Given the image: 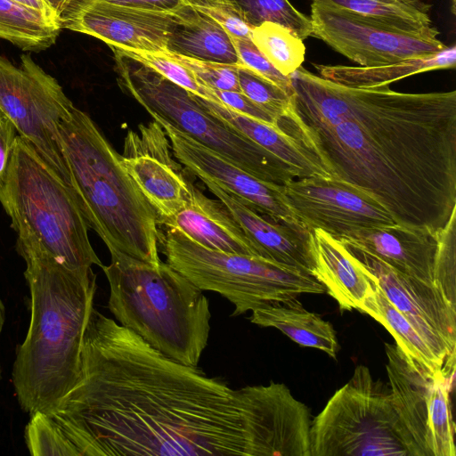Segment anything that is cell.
<instances>
[{
    "label": "cell",
    "instance_id": "obj_1",
    "mask_svg": "<svg viewBox=\"0 0 456 456\" xmlns=\"http://www.w3.org/2000/svg\"><path fill=\"white\" fill-rule=\"evenodd\" d=\"M77 385L46 412L78 456H270L275 382L232 388L162 354L93 307Z\"/></svg>",
    "mask_w": 456,
    "mask_h": 456
},
{
    "label": "cell",
    "instance_id": "obj_2",
    "mask_svg": "<svg viewBox=\"0 0 456 456\" xmlns=\"http://www.w3.org/2000/svg\"><path fill=\"white\" fill-rule=\"evenodd\" d=\"M294 134L331 177L397 224L436 232L456 210V91L356 88L302 66L289 75Z\"/></svg>",
    "mask_w": 456,
    "mask_h": 456
},
{
    "label": "cell",
    "instance_id": "obj_3",
    "mask_svg": "<svg viewBox=\"0 0 456 456\" xmlns=\"http://www.w3.org/2000/svg\"><path fill=\"white\" fill-rule=\"evenodd\" d=\"M26 263L30 323L18 347L12 383L29 416L49 412L77 385L84 334L96 293L92 270H72L45 251L16 243Z\"/></svg>",
    "mask_w": 456,
    "mask_h": 456
},
{
    "label": "cell",
    "instance_id": "obj_4",
    "mask_svg": "<svg viewBox=\"0 0 456 456\" xmlns=\"http://www.w3.org/2000/svg\"><path fill=\"white\" fill-rule=\"evenodd\" d=\"M73 189L109 251L159 266L158 216L90 116L76 106L59 126Z\"/></svg>",
    "mask_w": 456,
    "mask_h": 456
},
{
    "label": "cell",
    "instance_id": "obj_5",
    "mask_svg": "<svg viewBox=\"0 0 456 456\" xmlns=\"http://www.w3.org/2000/svg\"><path fill=\"white\" fill-rule=\"evenodd\" d=\"M101 268L116 322L180 363L198 366L210 333L211 312L204 291L167 262L159 266L110 251Z\"/></svg>",
    "mask_w": 456,
    "mask_h": 456
},
{
    "label": "cell",
    "instance_id": "obj_6",
    "mask_svg": "<svg viewBox=\"0 0 456 456\" xmlns=\"http://www.w3.org/2000/svg\"><path fill=\"white\" fill-rule=\"evenodd\" d=\"M0 203L17 232V243L40 248L72 270L103 265L73 189L18 134Z\"/></svg>",
    "mask_w": 456,
    "mask_h": 456
},
{
    "label": "cell",
    "instance_id": "obj_7",
    "mask_svg": "<svg viewBox=\"0 0 456 456\" xmlns=\"http://www.w3.org/2000/svg\"><path fill=\"white\" fill-rule=\"evenodd\" d=\"M110 47L119 86L151 117H159L259 179L282 185L299 179L289 166L206 110L197 95L120 48Z\"/></svg>",
    "mask_w": 456,
    "mask_h": 456
},
{
    "label": "cell",
    "instance_id": "obj_8",
    "mask_svg": "<svg viewBox=\"0 0 456 456\" xmlns=\"http://www.w3.org/2000/svg\"><path fill=\"white\" fill-rule=\"evenodd\" d=\"M159 243L166 262L203 291L220 294L234 305L232 316L285 302L325 287L312 274L262 257L206 248L183 232L165 227Z\"/></svg>",
    "mask_w": 456,
    "mask_h": 456
},
{
    "label": "cell",
    "instance_id": "obj_9",
    "mask_svg": "<svg viewBox=\"0 0 456 456\" xmlns=\"http://www.w3.org/2000/svg\"><path fill=\"white\" fill-rule=\"evenodd\" d=\"M311 456H413L390 388L358 365L310 428Z\"/></svg>",
    "mask_w": 456,
    "mask_h": 456
},
{
    "label": "cell",
    "instance_id": "obj_10",
    "mask_svg": "<svg viewBox=\"0 0 456 456\" xmlns=\"http://www.w3.org/2000/svg\"><path fill=\"white\" fill-rule=\"evenodd\" d=\"M74 107L57 79L29 54H22L17 64L0 55V110L70 187L59 126Z\"/></svg>",
    "mask_w": 456,
    "mask_h": 456
},
{
    "label": "cell",
    "instance_id": "obj_11",
    "mask_svg": "<svg viewBox=\"0 0 456 456\" xmlns=\"http://www.w3.org/2000/svg\"><path fill=\"white\" fill-rule=\"evenodd\" d=\"M309 18L313 37L362 67L425 56L446 46L437 36L397 31L321 2H312Z\"/></svg>",
    "mask_w": 456,
    "mask_h": 456
},
{
    "label": "cell",
    "instance_id": "obj_12",
    "mask_svg": "<svg viewBox=\"0 0 456 456\" xmlns=\"http://www.w3.org/2000/svg\"><path fill=\"white\" fill-rule=\"evenodd\" d=\"M342 243L373 276L387 300L409 321L438 359L454 366L456 307L443 292L436 285L396 271L355 245Z\"/></svg>",
    "mask_w": 456,
    "mask_h": 456
},
{
    "label": "cell",
    "instance_id": "obj_13",
    "mask_svg": "<svg viewBox=\"0 0 456 456\" xmlns=\"http://www.w3.org/2000/svg\"><path fill=\"white\" fill-rule=\"evenodd\" d=\"M288 203L303 226L339 239L364 228L395 224L389 212L365 191L333 177L313 175L283 184Z\"/></svg>",
    "mask_w": 456,
    "mask_h": 456
},
{
    "label": "cell",
    "instance_id": "obj_14",
    "mask_svg": "<svg viewBox=\"0 0 456 456\" xmlns=\"http://www.w3.org/2000/svg\"><path fill=\"white\" fill-rule=\"evenodd\" d=\"M120 157L125 169L155 210L159 224L185 206L191 183L156 120L128 130Z\"/></svg>",
    "mask_w": 456,
    "mask_h": 456
},
{
    "label": "cell",
    "instance_id": "obj_15",
    "mask_svg": "<svg viewBox=\"0 0 456 456\" xmlns=\"http://www.w3.org/2000/svg\"><path fill=\"white\" fill-rule=\"evenodd\" d=\"M152 118L163 127L174 157L185 169L212 181L263 216L305 228L289 207L282 184L259 179L159 117Z\"/></svg>",
    "mask_w": 456,
    "mask_h": 456
},
{
    "label": "cell",
    "instance_id": "obj_16",
    "mask_svg": "<svg viewBox=\"0 0 456 456\" xmlns=\"http://www.w3.org/2000/svg\"><path fill=\"white\" fill-rule=\"evenodd\" d=\"M176 13L154 12L107 4L75 0L61 16L62 28L101 39L110 46L142 52L167 50Z\"/></svg>",
    "mask_w": 456,
    "mask_h": 456
},
{
    "label": "cell",
    "instance_id": "obj_17",
    "mask_svg": "<svg viewBox=\"0 0 456 456\" xmlns=\"http://www.w3.org/2000/svg\"><path fill=\"white\" fill-rule=\"evenodd\" d=\"M200 181L232 213L254 244L258 257L313 275L314 263L306 229L263 216L212 181Z\"/></svg>",
    "mask_w": 456,
    "mask_h": 456
},
{
    "label": "cell",
    "instance_id": "obj_18",
    "mask_svg": "<svg viewBox=\"0 0 456 456\" xmlns=\"http://www.w3.org/2000/svg\"><path fill=\"white\" fill-rule=\"evenodd\" d=\"M338 240L373 254L403 274L435 285L436 232L394 224L361 229Z\"/></svg>",
    "mask_w": 456,
    "mask_h": 456
},
{
    "label": "cell",
    "instance_id": "obj_19",
    "mask_svg": "<svg viewBox=\"0 0 456 456\" xmlns=\"http://www.w3.org/2000/svg\"><path fill=\"white\" fill-rule=\"evenodd\" d=\"M385 350L392 402L411 444L413 456H432L429 415L435 375L410 363L395 344L386 343Z\"/></svg>",
    "mask_w": 456,
    "mask_h": 456
},
{
    "label": "cell",
    "instance_id": "obj_20",
    "mask_svg": "<svg viewBox=\"0 0 456 456\" xmlns=\"http://www.w3.org/2000/svg\"><path fill=\"white\" fill-rule=\"evenodd\" d=\"M308 243L314 263L313 275L340 310L362 313L364 302L374 293L370 273L341 240L320 228L308 231Z\"/></svg>",
    "mask_w": 456,
    "mask_h": 456
},
{
    "label": "cell",
    "instance_id": "obj_21",
    "mask_svg": "<svg viewBox=\"0 0 456 456\" xmlns=\"http://www.w3.org/2000/svg\"><path fill=\"white\" fill-rule=\"evenodd\" d=\"M159 224L176 229L206 248L258 257L254 244L224 204L207 197L193 183L185 206Z\"/></svg>",
    "mask_w": 456,
    "mask_h": 456
},
{
    "label": "cell",
    "instance_id": "obj_22",
    "mask_svg": "<svg viewBox=\"0 0 456 456\" xmlns=\"http://www.w3.org/2000/svg\"><path fill=\"white\" fill-rule=\"evenodd\" d=\"M197 100L210 113L289 166L299 178L313 175L331 177L318 157L294 136L282 118H280L279 125H272L233 111L220 102L199 96Z\"/></svg>",
    "mask_w": 456,
    "mask_h": 456
},
{
    "label": "cell",
    "instance_id": "obj_23",
    "mask_svg": "<svg viewBox=\"0 0 456 456\" xmlns=\"http://www.w3.org/2000/svg\"><path fill=\"white\" fill-rule=\"evenodd\" d=\"M175 13L178 22L170 33L166 51L199 61L240 63L232 37L218 23L191 4Z\"/></svg>",
    "mask_w": 456,
    "mask_h": 456
},
{
    "label": "cell",
    "instance_id": "obj_24",
    "mask_svg": "<svg viewBox=\"0 0 456 456\" xmlns=\"http://www.w3.org/2000/svg\"><path fill=\"white\" fill-rule=\"evenodd\" d=\"M320 77L334 83L356 88H374L407 77L437 69H454L455 45L443 50L404 61L373 67L314 64Z\"/></svg>",
    "mask_w": 456,
    "mask_h": 456
},
{
    "label": "cell",
    "instance_id": "obj_25",
    "mask_svg": "<svg viewBox=\"0 0 456 456\" xmlns=\"http://www.w3.org/2000/svg\"><path fill=\"white\" fill-rule=\"evenodd\" d=\"M248 319L256 325L278 329L300 346L337 356L339 346L331 323L305 309L297 298L256 308Z\"/></svg>",
    "mask_w": 456,
    "mask_h": 456
},
{
    "label": "cell",
    "instance_id": "obj_26",
    "mask_svg": "<svg viewBox=\"0 0 456 456\" xmlns=\"http://www.w3.org/2000/svg\"><path fill=\"white\" fill-rule=\"evenodd\" d=\"M370 277L374 293L364 302L362 313L371 316L390 332L395 345L415 367L430 375L453 372L454 366H448L438 359L409 321L387 300L371 274Z\"/></svg>",
    "mask_w": 456,
    "mask_h": 456
},
{
    "label": "cell",
    "instance_id": "obj_27",
    "mask_svg": "<svg viewBox=\"0 0 456 456\" xmlns=\"http://www.w3.org/2000/svg\"><path fill=\"white\" fill-rule=\"evenodd\" d=\"M334 5L392 29L438 36L430 17L431 5L423 0H311Z\"/></svg>",
    "mask_w": 456,
    "mask_h": 456
},
{
    "label": "cell",
    "instance_id": "obj_28",
    "mask_svg": "<svg viewBox=\"0 0 456 456\" xmlns=\"http://www.w3.org/2000/svg\"><path fill=\"white\" fill-rule=\"evenodd\" d=\"M61 28V20L12 0H0V38L24 51L49 48Z\"/></svg>",
    "mask_w": 456,
    "mask_h": 456
},
{
    "label": "cell",
    "instance_id": "obj_29",
    "mask_svg": "<svg viewBox=\"0 0 456 456\" xmlns=\"http://www.w3.org/2000/svg\"><path fill=\"white\" fill-rule=\"evenodd\" d=\"M250 39L283 75L289 76L302 66L305 54L303 40L284 26L264 22L252 28Z\"/></svg>",
    "mask_w": 456,
    "mask_h": 456
},
{
    "label": "cell",
    "instance_id": "obj_30",
    "mask_svg": "<svg viewBox=\"0 0 456 456\" xmlns=\"http://www.w3.org/2000/svg\"><path fill=\"white\" fill-rule=\"evenodd\" d=\"M454 372L435 375L431 392L429 442L432 456H456L454 423L450 398Z\"/></svg>",
    "mask_w": 456,
    "mask_h": 456
},
{
    "label": "cell",
    "instance_id": "obj_31",
    "mask_svg": "<svg viewBox=\"0 0 456 456\" xmlns=\"http://www.w3.org/2000/svg\"><path fill=\"white\" fill-rule=\"evenodd\" d=\"M246 22L254 28L264 22H274L289 28L301 40L312 36L309 17L297 10L289 0H232Z\"/></svg>",
    "mask_w": 456,
    "mask_h": 456
},
{
    "label": "cell",
    "instance_id": "obj_32",
    "mask_svg": "<svg viewBox=\"0 0 456 456\" xmlns=\"http://www.w3.org/2000/svg\"><path fill=\"white\" fill-rule=\"evenodd\" d=\"M25 440L31 455L78 456L73 444L55 421L45 412L30 416L26 427Z\"/></svg>",
    "mask_w": 456,
    "mask_h": 456
},
{
    "label": "cell",
    "instance_id": "obj_33",
    "mask_svg": "<svg viewBox=\"0 0 456 456\" xmlns=\"http://www.w3.org/2000/svg\"><path fill=\"white\" fill-rule=\"evenodd\" d=\"M238 79L240 92L277 118L292 113V97L273 82L240 63L238 64Z\"/></svg>",
    "mask_w": 456,
    "mask_h": 456
},
{
    "label": "cell",
    "instance_id": "obj_34",
    "mask_svg": "<svg viewBox=\"0 0 456 456\" xmlns=\"http://www.w3.org/2000/svg\"><path fill=\"white\" fill-rule=\"evenodd\" d=\"M436 238L434 282L450 304L456 307V210L445 225L436 232Z\"/></svg>",
    "mask_w": 456,
    "mask_h": 456
},
{
    "label": "cell",
    "instance_id": "obj_35",
    "mask_svg": "<svg viewBox=\"0 0 456 456\" xmlns=\"http://www.w3.org/2000/svg\"><path fill=\"white\" fill-rule=\"evenodd\" d=\"M121 50L191 94L208 101L219 102L214 91L205 86L190 68L168 56L165 51L142 53Z\"/></svg>",
    "mask_w": 456,
    "mask_h": 456
},
{
    "label": "cell",
    "instance_id": "obj_36",
    "mask_svg": "<svg viewBox=\"0 0 456 456\" xmlns=\"http://www.w3.org/2000/svg\"><path fill=\"white\" fill-rule=\"evenodd\" d=\"M165 53L174 60L190 68L208 87L220 91L240 92L238 79V64L199 61L167 51H165Z\"/></svg>",
    "mask_w": 456,
    "mask_h": 456
},
{
    "label": "cell",
    "instance_id": "obj_37",
    "mask_svg": "<svg viewBox=\"0 0 456 456\" xmlns=\"http://www.w3.org/2000/svg\"><path fill=\"white\" fill-rule=\"evenodd\" d=\"M198 12L218 23L231 37L250 38L252 28L232 0H189Z\"/></svg>",
    "mask_w": 456,
    "mask_h": 456
},
{
    "label": "cell",
    "instance_id": "obj_38",
    "mask_svg": "<svg viewBox=\"0 0 456 456\" xmlns=\"http://www.w3.org/2000/svg\"><path fill=\"white\" fill-rule=\"evenodd\" d=\"M240 63L273 82L290 97L294 94L289 76L281 73L256 48L250 38L232 37Z\"/></svg>",
    "mask_w": 456,
    "mask_h": 456
},
{
    "label": "cell",
    "instance_id": "obj_39",
    "mask_svg": "<svg viewBox=\"0 0 456 456\" xmlns=\"http://www.w3.org/2000/svg\"><path fill=\"white\" fill-rule=\"evenodd\" d=\"M212 90L219 102L230 110L265 123L279 125V118L253 102L241 92Z\"/></svg>",
    "mask_w": 456,
    "mask_h": 456
},
{
    "label": "cell",
    "instance_id": "obj_40",
    "mask_svg": "<svg viewBox=\"0 0 456 456\" xmlns=\"http://www.w3.org/2000/svg\"><path fill=\"white\" fill-rule=\"evenodd\" d=\"M18 132L2 110L0 111V186L3 184L12 156Z\"/></svg>",
    "mask_w": 456,
    "mask_h": 456
},
{
    "label": "cell",
    "instance_id": "obj_41",
    "mask_svg": "<svg viewBox=\"0 0 456 456\" xmlns=\"http://www.w3.org/2000/svg\"><path fill=\"white\" fill-rule=\"evenodd\" d=\"M107 4L142 11L175 13L190 4L189 0H101Z\"/></svg>",
    "mask_w": 456,
    "mask_h": 456
},
{
    "label": "cell",
    "instance_id": "obj_42",
    "mask_svg": "<svg viewBox=\"0 0 456 456\" xmlns=\"http://www.w3.org/2000/svg\"><path fill=\"white\" fill-rule=\"evenodd\" d=\"M28 7L38 10L49 17L61 20V18L53 11L45 0H12Z\"/></svg>",
    "mask_w": 456,
    "mask_h": 456
},
{
    "label": "cell",
    "instance_id": "obj_43",
    "mask_svg": "<svg viewBox=\"0 0 456 456\" xmlns=\"http://www.w3.org/2000/svg\"><path fill=\"white\" fill-rule=\"evenodd\" d=\"M74 1L75 0H45V2L60 18Z\"/></svg>",
    "mask_w": 456,
    "mask_h": 456
},
{
    "label": "cell",
    "instance_id": "obj_44",
    "mask_svg": "<svg viewBox=\"0 0 456 456\" xmlns=\"http://www.w3.org/2000/svg\"><path fill=\"white\" fill-rule=\"evenodd\" d=\"M4 321H5V308H4V305L0 298V336H1V333L3 330ZM1 379H2V368H1V363H0V380H1Z\"/></svg>",
    "mask_w": 456,
    "mask_h": 456
},
{
    "label": "cell",
    "instance_id": "obj_45",
    "mask_svg": "<svg viewBox=\"0 0 456 456\" xmlns=\"http://www.w3.org/2000/svg\"><path fill=\"white\" fill-rule=\"evenodd\" d=\"M455 2H456V0H452V12L453 14L456 13V12H455Z\"/></svg>",
    "mask_w": 456,
    "mask_h": 456
},
{
    "label": "cell",
    "instance_id": "obj_46",
    "mask_svg": "<svg viewBox=\"0 0 456 456\" xmlns=\"http://www.w3.org/2000/svg\"><path fill=\"white\" fill-rule=\"evenodd\" d=\"M0 111H1V110H0Z\"/></svg>",
    "mask_w": 456,
    "mask_h": 456
}]
</instances>
